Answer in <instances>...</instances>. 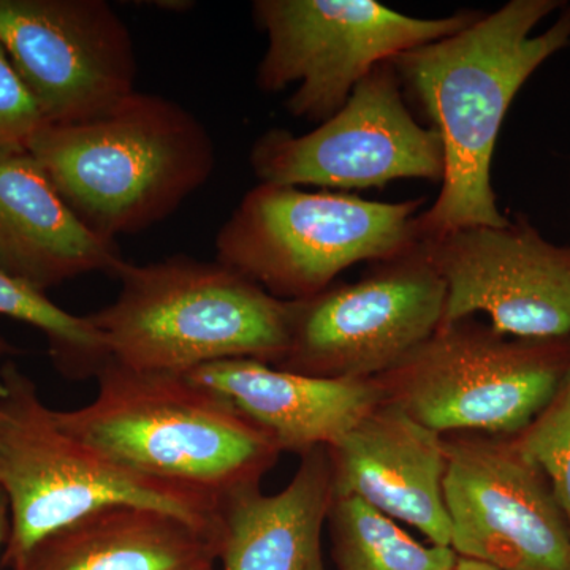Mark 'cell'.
I'll return each instance as SVG.
<instances>
[{
    "instance_id": "30bf717a",
    "label": "cell",
    "mask_w": 570,
    "mask_h": 570,
    "mask_svg": "<svg viewBox=\"0 0 570 570\" xmlns=\"http://www.w3.org/2000/svg\"><path fill=\"white\" fill-rule=\"evenodd\" d=\"M249 164L258 181L330 189H370L395 179L444 178V148L409 110L392 61L379 63L347 102L316 130L262 134Z\"/></svg>"
},
{
    "instance_id": "6da1fadb",
    "label": "cell",
    "mask_w": 570,
    "mask_h": 570,
    "mask_svg": "<svg viewBox=\"0 0 570 570\" xmlns=\"http://www.w3.org/2000/svg\"><path fill=\"white\" fill-rule=\"evenodd\" d=\"M569 45L568 3L510 0L460 32L392 59L404 94L444 148L441 190L415 217L417 239L509 223L491 186L499 130L524 82Z\"/></svg>"
},
{
    "instance_id": "2e32d148",
    "label": "cell",
    "mask_w": 570,
    "mask_h": 570,
    "mask_svg": "<svg viewBox=\"0 0 570 570\" xmlns=\"http://www.w3.org/2000/svg\"><path fill=\"white\" fill-rule=\"evenodd\" d=\"M118 243L89 230L29 149L0 154V272L41 294L91 273L115 276Z\"/></svg>"
},
{
    "instance_id": "7402d4cb",
    "label": "cell",
    "mask_w": 570,
    "mask_h": 570,
    "mask_svg": "<svg viewBox=\"0 0 570 570\" xmlns=\"http://www.w3.org/2000/svg\"><path fill=\"white\" fill-rule=\"evenodd\" d=\"M45 124L39 105L0 47V154L29 149Z\"/></svg>"
},
{
    "instance_id": "3957f363",
    "label": "cell",
    "mask_w": 570,
    "mask_h": 570,
    "mask_svg": "<svg viewBox=\"0 0 570 570\" xmlns=\"http://www.w3.org/2000/svg\"><path fill=\"white\" fill-rule=\"evenodd\" d=\"M91 403L55 411L71 436L124 466L223 498L261 483L281 452L225 397L184 374L145 373L108 360Z\"/></svg>"
},
{
    "instance_id": "ffe728a7",
    "label": "cell",
    "mask_w": 570,
    "mask_h": 570,
    "mask_svg": "<svg viewBox=\"0 0 570 570\" xmlns=\"http://www.w3.org/2000/svg\"><path fill=\"white\" fill-rule=\"evenodd\" d=\"M0 316L36 326L47 337L52 363L63 377L96 379L110 360L88 316H73L47 294L0 272Z\"/></svg>"
},
{
    "instance_id": "d4e9b609",
    "label": "cell",
    "mask_w": 570,
    "mask_h": 570,
    "mask_svg": "<svg viewBox=\"0 0 570 570\" xmlns=\"http://www.w3.org/2000/svg\"><path fill=\"white\" fill-rule=\"evenodd\" d=\"M14 348L10 346L9 343H7L6 340H3L2 336H0V356L2 355H9V354H14Z\"/></svg>"
},
{
    "instance_id": "9c48e42d",
    "label": "cell",
    "mask_w": 570,
    "mask_h": 570,
    "mask_svg": "<svg viewBox=\"0 0 570 570\" xmlns=\"http://www.w3.org/2000/svg\"><path fill=\"white\" fill-rule=\"evenodd\" d=\"M445 295L417 242L356 283L287 302V348L275 367L311 377L382 376L442 325Z\"/></svg>"
},
{
    "instance_id": "5bb4252c",
    "label": "cell",
    "mask_w": 570,
    "mask_h": 570,
    "mask_svg": "<svg viewBox=\"0 0 570 570\" xmlns=\"http://www.w3.org/2000/svg\"><path fill=\"white\" fill-rule=\"evenodd\" d=\"M326 452L333 497L362 499L433 546L450 547L444 436L385 401Z\"/></svg>"
},
{
    "instance_id": "44dd1931",
    "label": "cell",
    "mask_w": 570,
    "mask_h": 570,
    "mask_svg": "<svg viewBox=\"0 0 570 570\" xmlns=\"http://www.w3.org/2000/svg\"><path fill=\"white\" fill-rule=\"evenodd\" d=\"M515 441L549 480L570 530V373Z\"/></svg>"
},
{
    "instance_id": "4fadbf2b",
    "label": "cell",
    "mask_w": 570,
    "mask_h": 570,
    "mask_svg": "<svg viewBox=\"0 0 570 570\" xmlns=\"http://www.w3.org/2000/svg\"><path fill=\"white\" fill-rule=\"evenodd\" d=\"M419 245L448 292L442 324L485 314L504 335L570 336V246L553 245L523 216L502 227L459 228Z\"/></svg>"
},
{
    "instance_id": "7c38bea8",
    "label": "cell",
    "mask_w": 570,
    "mask_h": 570,
    "mask_svg": "<svg viewBox=\"0 0 570 570\" xmlns=\"http://www.w3.org/2000/svg\"><path fill=\"white\" fill-rule=\"evenodd\" d=\"M0 47L47 124L88 121L135 92L132 36L105 0H0Z\"/></svg>"
},
{
    "instance_id": "8fae6325",
    "label": "cell",
    "mask_w": 570,
    "mask_h": 570,
    "mask_svg": "<svg viewBox=\"0 0 570 570\" xmlns=\"http://www.w3.org/2000/svg\"><path fill=\"white\" fill-rule=\"evenodd\" d=\"M450 549L497 570H570V530L515 436H444Z\"/></svg>"
},
{
    "instance_id": "484cf974",
    "label": "cell",
    "mask_w": 570,
    "mask_h": 570,
    "mask_svg": "<svg viewBox=\"0 0 570 570\" xmlns=\"http://www.w3.org/2000/svg\"><path fill=\"white\" fill-rule=\"evenodd\" d=\"M190 570H216V562H205V564L197 566Z\"/></svg>"
},
{
    "instance_id": "d6986e66",
    "label": "cell",
    "mask_w": 570,
    "mask_h": 570,
    "mask_svg": "<svg viewBox=\"0 0 570 570\" xmlns=\"http://www.w3.org/2000/svg\"><path fill=\"white\" fill-rule=\"evenodd\" d=\"M337 570H455L450 547L423 546L362 499L333 497L328 520Z\"/></svg>"
},
{
    "instance_id": "277c9868",
    "label": "cell",
    "mask_w": 570,
    "mask_h": 570,
    "mask_svg": "<svg viewBox=\"0 0 570 570\" xmlns=\"http://www.w3.org/2000/svg\"><path fill=\"white\" fill-rule=\"evenodd\" d=\"M115 302L88 314L111 362L145 373L187 374L220 360L276 366L287 348V302L219 261L174 255L124 262Z\"/></svg>"
},
{
    "instance_id": "e0dca14e",
    "label": "cell",
    "mask_w": 570,
    "mask_h": 570,
    "mask_svg": "<svg viewBox=\"0 0 570 570\" xmlns=\"http://www.w3.org/2000/svg\"><path fill=\"white\" fill-rule=\"evenodd\" d=\"M332 504L328 452L311 450L279 493L255 483L219 498L216 562L220 570H325L322 531Z\"/></svg>"
},
{
    "instance_id": "9a60e30c",
    "label": "cell",
    "mask_w": 570,
    "mask_h": 570,
    "mask_svg": "<svg viewBox=\"0 0 570 570\" xmlns=\"http://www.w3.org/2000/svg\"><path fill=\"white\" fill-rule=\"evenodd\" d=\"M225 397L281 453L330 449L387 401L377 379H325L253 358L220 360L184 374Z\"/></svg>"
},
{
    "instance_id": "4316f807",
    "label": "cell",
    "mask_w": 570,
    "mask_h": 570,
    "mask_svg": "<svg viewBox=\"0 0 570 570\" xmlns=\"http://www.w3.org/2000/svg\"><path fill=\"white\" fill-rule=\"evenodd\" d=\"M0 393H2V387H0Z\"/></svg>"
},
{
    "instance_id": "603a6c76",
    "label": "cell",
    "mask_w": 570,
    "mask_h": 570,
    "mask_svg": "<svg viewBox=\"0 0 570 570\" xmlns=\"http://www.w3.org/2000/svg\"><path fill=\"white\" fill-rule=\"evenodd\" d=\"M10 531V513L9 502H7L6 494L0 490V550L6 547L7 539H9ZM0 560H2V553H0Z\"/></svg>"
},
{
    "instance_id": "5b68a950",
    "label": "cell",
    "mask_w": 570,
    "mask_h": 570,
    "mask_svg": "<svg viewBox=\"0 0 570 570\" xmlns=\"http://www.w3.org/2000/svg\"><path fill=\"white\" fill-rule=\"evenodd\" d=\"M0 490L10 513L2 568L13 570L40 540L107 505L174 513L214 538L219 499L124 466L71 436L14 363L0 370Z\"/></svg>"
},
{
    "instance_id": "52a82bcc",
    "label": "cell",
    "mask_w": 570,
    "mask_h": 570,
    "mask_svg": "<svg viewBox=\"0 0 570 570\" xmlns=\"http://www.w3.org/2000/svg\"><path fill=\"white\" fill-rule=\"evenodd\" d=\"M569 373L570 336H509L466 317L439 326L376 379L390 403L441 436H515Z\"/></svg>"
},
{
    "instance_id": "ac0fdd59",
    "label": "cell",
    "mask_w": 570,
    "mask_h": 570,
    "mask_svg": "<svg viewBox=\"0 0 570 570\" xmlns=\"http://www.w3.org/2000/svg\"><path fill=\"white\" fill-rule=\"evenodd\" d=\"M216 562L213 534L141 505L94 510L40 540L13 570H190Z\"/></svg>"
},
{
    "instance_id": "8992f818",
    "label": "cell",
    "mask_w": 570,
    "mask_h": 570,
    "mask_svg": "<svg viewBox=\"0 0 570 570\" xmlns=\"http://www.w3.org/2000/svg\"><path fill=\"white\" fill-rule=\"evenodd\" d=\"M422 200L384 204L261 183L216 236V261L283 302L321 294L347 268L417 245Z\"/></svg>"
},
{
    "instance_id": "ba28073f",
    "label": "cell",
    "mask_w": 570,
    "mask_h": 570,
    "mask_svg": "<svg viewBox=\"0 0 570 570\" xmlns=\"http://www.w3.org/2000/svg\"><path fill=\"white\" fill-rule=\"evenodd\" d=\"M480 13L414 18L376 0H255L254 22L268 40L255 82L264 92L295 86L285 110L322 124L379 63L460 32Z\"/></svg>"
},
{
    "instance_id": "7a4b0ae2",
    "label": "cell",
    "mask_w": 570,
    "mask_h": 570,
    "mask_svg": "<svg viewBox=\"0 0 570 570\" xmlns=\"http://www.w3.org/2000/svg\"><path fill=\"white\" fill-rule=\"evenodd\" d=\"M62 200L108 242L163 223L209 178L216 146L183 105L130 94L73 124H45L29 145Z\"/></svg>"
},
{
    "instance_id": "cb8c5ba5",
    "label": "cell",
    "mask_w": 570,
    "mask_h": 570,
    "mask_svg": "<svg viewBox=\"0 0 570 570\" xmlns=\"http://www.w3.org/2000/svg\"><path fill=\"white\" fill-rule=\"evenodd\" d=\"M455 570H497L490 568V566L482 564V562H475L471 560H464V558H459V562H456Z\"/></svg>"
}]
</instances>
